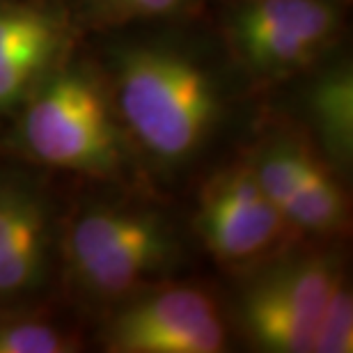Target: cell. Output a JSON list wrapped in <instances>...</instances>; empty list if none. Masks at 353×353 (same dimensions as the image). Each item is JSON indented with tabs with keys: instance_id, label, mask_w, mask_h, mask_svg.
I'll list each match as a JSON object with an SVG mask.
<instances>
[{
	"instance_id": "cell-6",
	"label": "cell",
	"mask_w": 353,
	"mask_h": 353,
	"mask_svg": "<svg viewBox=\"0 0 353 353\" xmlns=\"http://www.w3.org/2000/svg\"><path fill=\"white\" fill-rule=\"evenodd\" d=\"M110 353H221L228 349V321L207 287L157 282L119 301L99 333Z\"/></svg>"
},
{
	"instance_id": "cell-2",
	"label": "cell",
	"mask_w": 353,
	"mask_h": 353,
	"mask_svg": "<svg viewBox=\"0 0 353 353\" xmlns=\"http://www.w3.org/2000/svg\"><path fill=\"white\" fill-rule=\"evenodd\" d=\"M183 248L159 209L136 202L85 204L60 232V259L81 299L110 305L163 282Z\"/></svg>"
},
{
	"instance_id": "cell-13",
	"label": "cell",
	"mask_w": 353,
	"mask_h": 353,
	"mask_svg": "<svg viewBox=\"0 0 353 353\" xmlns=\"http://www.w3.org/2000/svg\"><path fill=\"white\" fill-rule=\"evenodd\" d=\"M353 351V294L347 273L337 280L323 307L314 335L312 353H351Z\"/></svg>"
},
{
	"instance_id": "cell-3",
	"label": "cell",
	"mask_w": 353,
	"mask_h": 353,
	"mask_svg": "<svg viewBox=\"0 0 353 353\" xmlns=\"http://www.w3.org/2000/svg\"><path fill=\"white\" fill-rule=\"evenodd\" d=\"M19 140L37 163L97 179L122 176L133 161L110 85L85 65L55 67L32 88Z\"/></svg>"
},
{
	"instance_id": "cell-5",
	"label": "cell",
	"mask_w": 353,
	"mask_h": 353,
	"mask_svg": "<svg viewBox=\"0 0 353 353\" xmlns=\"http://www.w3.org/2000/svg\"><path fill=\"white\" fill-rule=\"evenodd\" d=\"M193 225L211 259L230 271H252L299 241L268 200L250 161L225 165L202 183Z\"/></svg>"
},
{
	"instance_id": "cell-12",
	"label": "cell",
	"mask_w": 353,
	"mask_h": 353,
	"mask_svg": "<svg viewBox=\"0 0 353 353\" xmlns=\"http://www.w3.org/2000/svg\"><path fill=\"white\" fill-rule=\"evenodd\" d=\"M85 349L81 330L34 301L0 307V353H76Z\"/></svg>"
},
{
	"instance_id": "cell-7",
	"label": "cell",
	"mask_w": 353,
	"mask_h": 353,
	"mask_svg": "<svg viewBox=\"0 0 353 353\" xmlns=\"http://www.w3.org/2000/svg\"><path fill=\"white\" fill-rule=\"evenodd\" d=\"M340 19L335 0H239L228 21L230 51L250 79L285 81L321 60Z\"/></svg>"
},
{
	"instance_id": "cell-8",
	"label": "cell",
	"mask_w": 353,
	"mask_h": 353,
	"mask_svg": "<svg viewBox=\"0 0 353 353\" xmlns=\"http://www.w3.org/2000/svg\"><path fill=\"white\" fill-rule=\"evenodd\" d=\"M264 193L299 236H342L351 209L342 174L301 133H273L248 159Z\"/></svg>"
},
{
	"instance_id": "cell-11",
	"label": "cell",
	"mask_w": 353,
	"mask_h": 353,
	"mask_svg": "<svg viewBox=\"0 0 353 353\" xmlns=\"http://www.w3.org/2000/svg\"><path fill=\"white\" fill-rule=\"evenodd\" d=\"M307 110L319 138V152L344 174L353 161V72L349 62L330 67L312 83Z\"/></svg>"
},
{
	"instance_id": "cell-14",
	"label": "cell",
	"mask_w": 353,
	"mask_h": 353,
	"mask_svg": "<svg viewBox=\"0 0 353 353\" xmlns=\"http://www.w3.org/2000/svg\"><path fill=\"white\" fill-rule=\"evenodd\" d=\"M188 0H76L81 14L97 26H124L165 19L181 12Z\"/></svg>"
},
{
	"instance_id": "cell-9",
	"label": "cell",
	"mask_w": 353,
	"mask_h": 353,
	"mask_svg": "<svg viewBox=\"0 0 353 353\" xmlns=\"http://www.w3.org/2000/svg\"><path fill=\"white\" fill-rule=\"evenodd\" d=\"M53 195L30 172L0 170V307L37 301L60 257Z\"/></svg>"
},
{
	"instance_id": "cell-1",
	"label": "cell",
	"mask_w": 353,
	"mask_h": 353,
	"mask_svg": "<svg viewBox=\"0 0 353 353\" xmlns=\"http://www.w3.org/2000/svg\"><path fill=\"white\" fill-rule=\"evenodd\" d=\"M108 85L131 147L163 170L186 165L202 150L223 110L211 72L176 46L122 48Z\"/></svg>"
},
{
	"instance_id": "cell-4",
	"label": "cell",
	"mask_w": 353,
	"mask_h": 353,
	"mask_svg": "<svg viewBox=\"0 0 353 353\" xmlns=\"http://www.w3.org/2000/svg\"><path fill=\"white\" fill-rule=\"evenodd\" d=\"M344 275L333 252H294L248 271L239 296V326L248 342L268 353H312L330 292Z\"/></svg>"
},
{
	"instance_id": "cell-10",
	"label": "cell",
	"mask_w": 353,
	"mask_h": 353,
	"mask_svg": "<svg viewBox=\"0 0 353 353\" xmlns=\"http://www.w3.org/2000/svg\"><path fill=\"white\" fill-rule=\"evenodd\" d=\"M69 39L67 17L51 5L0 3V112L23 103Z\"/></svg>"
}]
</instances>
